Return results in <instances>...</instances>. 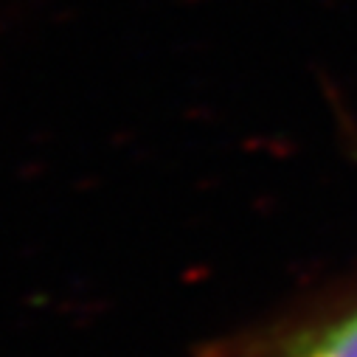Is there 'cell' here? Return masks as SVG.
<instances>
[{"instance_id": "6da1fadb", "label": "cell", "mask_w": 357, "mask_h": 357, "mask_svg": "<svg viewBox=\"0 0 357 357\" xmlns=\"http://www.w3.org/2000/svg\"><path fill=\"white\" fill-rule=\"evenodd\" d=\"M279 357H357V310L301 337Z\"/></svg>"}]
</instances>
